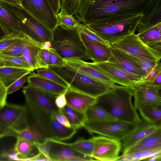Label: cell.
<instances>
[{
    "label": "cell",
    "mask_w": 161,
    "mask_h": 161,
    "mask_svg": "<svg viewBox=\"0 0 161 161\" xmlns=\"http://www.w3.org/2000/svg\"><path fill=\"white\" fill-rule=\"evenodd\" d=\"M27 75L23 76L8 87V95L12 94L20 88L27 80Z\"/></svg>",
    "instance_id": "cell-47"
},
{
    "label": "cell",
    "mask_w": 161,
    "mask_h": 161,
    "mask_svg": "<svg viewBox=\"0 0 161 161\" xmlns=\"http://www.w3.org/2000/svg\"><path fill=\"white\" fill-rule=\"evenodd\" d=\"M1 160H4L2 158L0 157V161Z\"/></svg>",
    "instance_id": "cell-62"
},
{
    "label": "cell",
    "mask_w": 161,
    "mask_h": 161,
    "mask_svg": "<svg viewBox=\"0 0 161 161\" xmlns=\"http://www.w3.org/2000/svg\"><path fill=\"white\" fill-rule=\"evenodd\" d=\"M66 92L62 94L58 95L55 99V104L58 109L63 108L67 104L65 97Z\"/></svg>",
    "instance_id": "cell-52"
},
{
    "label": "cell",
    "mask_w": 161,
    "mask_h": 161,
    "mask_svg": "<svg viewBox=\"0 0 161 161\" xmlns=\"http://www.w3.org/2000/svg\"><path fill=\"white\" fill-rule=\"evenodd\" d=\"M35 74L44 77L64 86L68 87L67 84L57 73L52 69L42 68L37 70Z\"/></svg>",
    "instance_id": "cell-39"
},
{
    "label": "cell",
    "mask_w": 161,
    "mask_h": 161,
    "mask_svg": "<svg viewBox=\"0 0 161 161\" xmlns=\"http://www.w3.org/2000/svg\"><path fill=\"white\" fill-rule=\"evenodd\" d=\"M69 146L77 152L92 157L93 150V143L91 138L84 137L78 138L74 142L69 143Z\"/></svg>",
    "instance_id": "cell-31"
},
{
    "label": "cell",
    "mask_w": 161,
    "mask_h": 161,
    "mask_svg": "<svg viewBox=\"0 0 161 161\" xmlns=\"http://www.w3.org/2000/svg\"><path fill=\"white\" fill-rule=\"evenodd\" d=\"M58 111L64 114L68 119L71 127L77 129L83 127L86 120L84 113L79 112L67 104Z\"/></svg>",
    "instance_id": "cell-28"
},
{
    "label": "cell",
    "mask_w": 161,
    "mask_h": 161,
    "mask_svg": "<svg viewBox=\"0 0 161 161\" xmlns=\"http://www.w3.org/2000/svg\"><path fill=\"white\" fill-rule=\"evenodd\" d=\"M27 112L25 105L6 102L0 109V119L15 132L19 131L29 126Z\"/></svg>",
    "instance_id": "cell-11"
},
{
    "label": "cell",
    "mask_w": 161,
    "mask_h": 161,
    "mask_svg": "<svg viewBox=\"0 0 161 161\" xmlns=\"http://www.w3.org/2000/svg\"><path fill=\"white\" fill-rule=\"evenodd\" d=\"M64 59L67 65L77 72L111 86L115 84L95 67L90 65L88 62L83 60L76 58Z\"/></svg>",
    "instance_id": "cell-18"
},
{
    "label": "cell",
    "mask_w": 161,
    "mask_h": 161,
    "mask_svg": "<svg viewBox=\"0 0 161 161\" xmlns=\"http://www.w3.org/2000/svg\"><path fill=\"white\" fill-rule=\"evenodd\" d=\"M132 96L129 88L115 84L97 97L96 103L117 119L138 123L141 118L132 104Z\"/></svg>",
    "instance_id": "cell-3"
},
{
    "label": "cell",
    "mask_w": 161,
    "mask_h": 161,
    "mask_svg": "<svg viewBox=\"0 0 161 161\" xmlns=\"http://www.w3.org/2000/svg\"><path fill=\"white\" fill-rule=\"evenodd\" d=\"M161 147V127L123 151L122 155H127Z\"/></svg>",
    "instance_id": "cell-19"
},
{
    "label": "cell",
    "mask_w": 161,
    "mask_h": 161,
    "mask_svg": "<svg viewBox=\"0 0 161 161\" xmlns=\"http://www.w3.org/2000/svg\"><path fill=\"white\" fill-rule=\"evenodd\" d=\"M67 105L73 108L84 113L89 106L97 103V97L68 88L65 92Z\"/></svg>",
    "instance_id": "cell-21"
},
{
    "label": "cell",
    "mask_w": 161,
    "mask_h": 161,
    "mask_svg": "<svg viewBox=\"0 0 161 161\" xmlns=\"http://www.w3.org/2000/svg\"><path fill=\"white\" fill-rule=\"evenodd\" d=\"M28 84L46 92L59 95L65 92L68 87L31 73L27 77Z\"/></svg>",
    "instance_id": "cell-22"
},
{
    "label": "cell",
    "mask_w": 161,
    "mask_h": 161,
    "mask_svg": "<svg viewBox=\"0 0 161 161\" xmlns=\"http://www.w3.org/2000/svg\"><path fill=\"white\" fill-rule=\"evenodd\" d=\"M21 4L52 31L58 25L56 15L47 0H21Z\"/></svg>",
    "instance_id": "cell-12"
},
{
    "label": "cell",
    "mask_w": 161,
    "mask_h": 161,
    "mask_svg": "<svg viewBox=\"0 0 161 161\" xmlns=\"http://www.w3.org/2000/svg\"><path fill=\"white\" fill-rule=\"evenodd\" d=\"M160 61H158L152 70L143 78L142 82L147 83L150 82L158 73L161 71V64Z\"/></svg>",
    "instance_id": "cell-48"
},
{
    "label": "cell",
    "mask_w": 161,
    "mask_h": 161,
    "mask_svg": "<svg viewBox=\"0 0 161 161\" xmlns=\"http://www.w3.org/2000/svg\"><path fill=\"white\" fill-rule=\"evenodd\" d=\"M52 48L64 59H90L77 29L58 25L52 31Z\"/></svg>",
    "instance_id": "cell-7"
},
{
    "label": "cell",
    "mask_w": 161,
    "mask_h": 161,
    "mask_svg": "<svg viewBox=\"0 0 161 161\" xmlns=\"http://www.w3.org/2000/svg\"><path fill=\"white\" fill-rule=\"evenodd\" d=\"M136 35L146 45L161 53V23Z\"/></svg>",
    "instance_id": "cell-23"
},
{
    "label": "cell",
    "mask_w": 161,
    "mask_h": 161,
    "mask_svg": "<svg viewBox=\"0 0 161 161\" xmlns=\"http://www.w3.org/2000/svg\"><path fill=\"white\" fill-rule=\"evenodd\" d=\"M15 132L8 127L0 119V139L3 137L15 136Z\"/></svg>",
    "instance_id": "cell-49"
},
{
    "label": "cell",
    "mask_w": 161,
    "mask_h": 161,
    "mask_svg": "<svg viewBox=\"0 0 161 161\" xmlns=\"http://www.w3.org/2000/svg\"><path fill=\"white\" fill-rule=\"evenodd\" d=\"M52 48L51 42L49 41H46L43 43L42 44L41 48L49 49Z\"/></svg>",
    "instance_id": "cell-59"
},
{
    "label": "cell",
    "mask_w": 161,
    "mask_h": 161,
    "mask_svg": "<svg viewBox=\"0 0 161 161\" xmlns=\"http://www.w3.org/2000/svg\"><path fill=\"white\" fill-rule=\"evenodd\" d=\"M52 146L49 153L50 161H92L93 158L81 154L72 149L69 143L50 137Z\"/></svg>",
    "instance_id": "cell-15"
},
{
    "label": "cell",
    "mask_w": 161,
    "mask_h": 161,
    "mask_svg": "<svg viewBox=\"0 0 161 161\" xmlns=\"http://www.w3.org/2000/svg\"><path fill=\"white\" fill-rule=\"evenodd\" d=\"M0 24L8 33H22L19 25L11 15L0 4Z\"/></svg>",
    "instance_id": "cell-34"
},
{
    "label": "cell",
    "mask_w": 161,
    "mask_h": 161,
    "mask_svg": "<svg viewBox=\"0 0 161 161\" xmlns=\"http://www.w3.org/2000/svg\"><path fill=\"white\" fill-rule=\"evenodd\" d=\"M0 1L21 6V0H0Z\"/></svg>",
    "instance_id": "cell-57"
},
{
    "label": "cell",
    "mask_w": 161,
    "mask_h": 161,
    "mask_svg": "<svg viewBox=\"0 0 161 161\" xmlns=\"http://www.w3.org/2000/svg\"><path fill=\"white\" fill-rule=\"evenodd\" d=\"M25 36L22 33H9L0 39V52Z\"/></svg>",
    "instance_id": "cell-41"
},
{
    "label": "cell",
    "mask_w": 161,
    "mask_h": 161,
    "mask_svg": "<svg viewBox=\"0 0 161 161\" xmlns=\"http://www.w3.org/2000/svg\"><path fill=\"white\" fill-rule=\"evenodd\" d=\"M17 140L14 149L18 153L20 161H25L29 158L33 156L32 152L35 147L33 143L20 137H16Z\"/></svg>",
    "instance_id": "cell-32"
},
{
    "label": "cell",
    "mask_w": 161,
    "mask_h": 161,
    "mask_svg": "<svg viewBox=\"0 0 161 161\" xmlns=\"http://www.w3.org/2000/svg\"><path fill=\"white\" fill-rule=\"evenodd\" d=\"M129 89L134 97V106L136 110L146 107L161 106V86L142 82Z\"/></svg>",
    "instance_id": "cell-14"
},
{
    "label": "cell",
    "mask_w": 161,
    "mask_h": 161,
    "mask_svg": "<svg viewBox=\"0 0 161 161\" xmlns=\"http://www.w3.org/2000/svg\"><path fill=\"white\" fill-rule=\"evenodd\" d=\"M31 44L37 45L41 48L40 45L25 36L23 38L14 43L0 52L12 56H21L24 48L26 46Z\"/></svg>",
    "instance_id": "cell-33"
},
{
    "label": "cell",
    "mask_w": 161,
    "mask_h": 161,
    "mask_svg": "<svg viewBox=\"0 0 161 161\" xmlns=\"http://www.w3.org/2000/svg\"><path fill=\"white\" fill-rule=\"evenodd\" d=\"M79 33L87 53L93 62L100 63L109 60L111 55L112 47H109L102 43L91 40L82 34L80 32Z\"/></svg>",
    "instance_id": "cell-16"
},
{
    "label": "cell",
    "mask_w": 161,
    "mask_h": 161,
    "mask_svg": "<svg viewBox=\"0 0 161 161\" xmlns=\"http://www.w3.org/2000/svg\"><path fill=\"white\" fill-rule=\"evenodd\" d=\"M32 71L23 68L5 66L0 68V80L7 88L16 80Z\"/></svg>",
    "instance_id": "cell-26"
},
{
    "label": "cell",
    "mask_w": 161,
    "mask_h": 161,
    "mask_svg": "<svg viewBox=\"0 0 161 161\" xmlns=\"http://www.w3.org/2000/svg\"><path fill=\"white\" fill-rule=\"evenodd\" d=\"M76 29L79 32L83 34L89 39L99 42L108 46L111 47L110 44L99 37L84 24H83L80 23L77 26Z\"/></svg>",
    "instance_id": "cell-42"
},
{
    "label": "cell",
    "mask_w": 161,
    "mask_h": 161,
    "mask_svg": "<svg viewBox=\"0 0 161 161\" xmlns=\"http://www.w3.org/2000/svg\"><path fill=\"white\" fill-rule=\"evenodd\" d=\"M111 45L112 47L120 50L134 57L153 61H160L161 53L145 44L135 33L128 35Z\"/></svg>",
    "instance_id": "cell-10"
},
{
    "label": "cell",
    "mask_w": 161,
    "mask_h": 161,
    "mask_svg": "<svg viewBox=\"0 0 161 161\" xmlns=\"http://www.w3.org/2000/svg\"><path fill=\"white\" fill-rule=\"evenodd\" d=\"M93 143L92 157L102 161H116L121 151V141L102 135L90 138Z\"/></svg>",
    "instance_id": "cell-13"
},
{
    "label": "cell",
    "mask_w": 161,
    "mask_h": 161,
    "mask_svg": "<svg viewBox=\"0 0 161 161\" xmlns=\"http://www.w3.org/2000/svg\"><path fill=\"white\" fill-rule=\"evenodd\" d=\"M26 106L34 123L47 137H51L49 123L52 115L58 111L55 101L58 95L48 93L28 84L23 88Z\"/></svg>",
    "instance_id": "cell-2"
},
{
    "label": "cell",
    "mask_w": 161,
    "mask_h": 161,
    "mask_svg": "<svg viewBox=\"0 0 161 161\" xmlns=\"http://www.w3.org/2000/svg\"><path fill=\"white\" fill-rule=\"evenodd\" d=\"M138 110L142 119L150 123L161 125V106L146 107Z\"/></svg>",
    "instance_id": "cell-30"
},
{
    "label": "cell",
    "mask_w": 161,
    "mask_h": 161,
    "mask_svg": "<svg viewBox=\"0 0 161 161\" xmlns=\"http://www.w3.org/2000/svg\"><path fill=\"white\" fill-rule=\"evenodd\" d=\"M143 83L153 86H161V71L158 73L151 81L148 83Z\"/></svg>",
    "instance_id": "cell-56"
},
{
    "label": "cell",
    "mask_w": 161,
    "mask_h": 161,
    "mask_svg": "<svg viewBox=\"0 0 161 161\" xmlns=\"http://www.w3.org/2000/svg\"><path fill=\"white\" fill-rule=\"evenodd\" d=\"M161 150V147L151 150L143 151L127 155H121L116 161H136L143 160L152 153Z\"/></svg>",
    "instance_id": "cell-40"
},
{
    "label": "cell",
    "mask_w": 161,
    "mask_h": 161,
    "mask_svg": "<svg viewBox=\"0 0 161 161\" xmlns=\"http://www.w3.org/2000/svg\"><path fill=\"white\" fill-rule=\"evenodd\" d=\"M144 15L143 14L125 15L97 23L83 24L111 44L135 33L139 22Z\"/></svg>",
    "instance_id": "cell-4"
},
{
    "label": "cell",
    "mask_w": 161,
    "mask_h": 161,
    "mask_svg": "<svg viewBox=\"0 0 161 161\" xmlns=\"http://www.w3.org/2000/svg\"><path fill=\"white\" fill-rule=\"evenodd\" d=\"M111 54L108 61L117 63L130 73L144 78V75L142 69L130 55L112 47Z\"/></svg>",
    "instance_id": "cell-20"
},
{
    "label": "cell",
    "mask_w": 161,
    "mask_h": 161,
    "mask_svg": "<svg viewBox=\"0 0 161 161\" xmlns=\"http://www.w3.org/2000/svg\"><path fill=\"white\" fill-rule=\"evenodd\" d=\"M7 95V88L0 80V109L6 103Z\"/></svg>",
    "instance_id": "cell-51"
},
{
    "label": "cell",
    "mask_w": 161,
    "mask_h": 161,
    "mask_svg": "<svg viewBox=\"0 0 161 161\" xmlns=\"http://www.w3.org/2000/svg\"><path fill=\"white\" fill-rule=\"evenodd\" d=\"M25 161H48L47 158L40 152L31 157L27 158Z\"/></svg>",
    "instance_id": "cell-55"
},
{
    "label": "cell",
    "mask_w": 161,
    "mask_h": 161,
    "mask_svg": "<svg viewBox=\"0 0 161 161\" xmlns=\"http://www.w3.org/2000/svg\"><path fill=\"white\" fill-rule=\"evenodd\" d=\"M160 127L161 125L153 124L140 119L136 128L121 140V150L123 152Z\"/></svg>",
    "instance_id": "cell-17"
},
{
    "label": "cell",
    "mask_w": 161,
    "mask_h": 161,
    "mask_svg": "<svg viewBox=\"0 0 161 161\" xmlns=\"http://www.w3.org/2000/svg\"><path fill=\"white\" fill-rule=\"evenodd\" d=\"M49 50L50 56L48 64V67L51 66H61L66 64L64 59L55 50L52 48Z\"/></svg>",
    "instance_id": "cell-45"
},
{
    "label": "cell",
    "mask_w": 161,
    "mask_h": 161,
    "mask_svg": "<svg viewBox=\"0 0 161 161\" xmlns=\"http://www.w3.org/2000/svg\"><path fill=\"white\" fill-rule=\"evenodd\" d=\"M84 114L86 120H103L117 119L97 103L89 106Z\"/></svg>",
    "instance_id": "cell-29"
},
{
    "label": "cell",
    "mask_w": 161,
    "mask_h": 161,
    "mask_svg": "<svg viewBox=\"0 0 161 161\" xmlns=\"http://www.w3.org/2000/svg\"><path fill=\"white\" fill-rule=\"evenodd\" d=\"M130 56L142 69L144 75V77L152 70L158 62Z\"/></svg>",
    "instance_id": "cell-43"
},
{
    "label": "cell",
    "mask_w": 161,
    "mask_h": 161,
    "mask_svg": "<svg viewBox=\"0 0 161 161\" xmlns=\"http://www.w3.org/2000/svg\"><path fill=\"white\" fill-rule=\"evenodd\" d=\"M0 4L18 23L21 32L41 47L44 42L53 41L52 31L21 6L1 1Z\"/></svg>",
    "instance_id": "cell-5"
},
{
    "label": "cell",
    "mask_w": 161,
    "mask_h": 161,
    "mask_svg": "<svg viewBox=\"0 0 161 161\" xmlns=\"http://www.w3.org/2000/svg\"><path fill=\"white\" fill-rule=\"evenodd\" d=\"M137 125V123L118 119L86 120L83 127L90 133H96L121 141L134 130Z\"/></svg>",
    "instance_id": "cell-8"
},
{
    "label": "cell",
    "mask_w": 161,
    "mask_h": 161,
    "mask_svg": "<svg viewBox=\"0 0 161 161\" xmlns=\"http://www.w3.org/2000/svg\"><path fill=\"white\" fill-rule=\"evenodd\" d=\"M0 157L4 160H21L18 153L14 148L3 150L0 153Z\"/></svg>",
    "instance_id": "cell-46"
},
{
    "label": "cell",
    "mask_w": 161,
    "mask_h": 161,
    "mask_svg": "<svg viewBox=\"0 0 161 161\" xmlns=\"http://www.w3.org/2000/svg\"><path fill=\"white\" fill-rule=\"evenodd\" d=\"M0 58L4 62L5 66L23 68L33 70L21 56H14L0 52Z\"/></svg>",
    "instance_id": "cell-37"
},
{
    "label": "cell",
    "mask_w": 161,
    "mask_h": 161,
    "mask_svg": "<svg viewBox=\"0 0 161 161\" xmlns=\"http://www.w3.org/2000/svg\"><path fill=\"white\" fill-rule=\"evenodd\" d=\"M9 33L7 31L3 26L0 24V39Z\"/></svg>",
    "instance_id": "cell-58"
},
{
    "label": "cell",
    "mask_w": 161,
    "mask_h": 161,
    "mask_svg": "<svg viewBox=\"0 0 161 161\" xmlns=\"http://www.w3.org/2000/svg\"><path fill=\"white\" fill-rule=\"evenodd\" d=\"M53 114L59 123L66 127H71L68 119L63 114L58 111L54 113Z\"/></svg>",
    "instance_id": "cell-50"
},
{
    "label": "cell",
    "mask_w": 161,
    "mask_h": 161,
    "mask_svg": "<svg viewBox=\"0 0 161 161\" xmlns=\"http://www.w3.org/2000/svg\"><path fill=\"white\" fill-rule=\"evenodd\" d=\"M49 129L51 137L60 141L70 139L76 133L77 130L61 124L57 121L53 114L49 121Z\"/></svg>",
    "instance_id": "cell-25"
},
{
    "label": "cell",
    "mask_w": 161,
    "mask_h": 161,
    "mask_svg": "<svg viewBox=\"0 0 161 161\" xmlns=\"http://www.w3.org/2000/svg\"><path fill=\"white\" fill-rule=\"evenodd\" d=\"M143 160L149 161H161V150L154 152L145 158Z\"/></svg>",
    "instance_id": "cell-54"
},
{
    "label": "cell",
    "mask_w": 161,
    "mask_h": 161,
    "mask_svg": "<svg viewBox=\"0 0 161 161\" xmlns=\"http://www.w3.org/2000/svg\"><path fill=\"white\" fill-rule=\"evenodd\" d=\"M5 66V63L4 61L0 58V68Z\"/></svg>",
    "instance_id": "cell-60"
},
{
    "label": "cell",
    "mask_w": 161,
    "mask_h": 161,
    "mask_svg": "<svg viewBox=\"0 0 161 161\" xmlns=\"http://www.w3.org/2000/svg\"><path fill=\"white\" fill-rule=\"evenodd\" d=\"M56 15L61 10L60 0H47Z\"/></svg>",
    "instance_id": "cell-53"
},
{
    "label": "cell",
    "mask_w": 161,
    "mask_h": 161,
    "mask_svg": "<svg viewBox=\"0 0 161 161\" xmlns=\"http://www.w3.org/2000/svg\"><path fill=\"white\" fill-rule=\"evenodd\" d=\"M49 56V49L40 48L37 56V69L48 68V64Z\"/></svg>",
    "instance_id": "cell-44"
},
{
    "label": "cell",
    "mask_w": 161,
    "mask_h": 161,
    "mask_svg": "<svg viewBox=\"0 0 161 161\" xmlns=\"http://www.w3.org/2000/svg\"><path fill=\"white\" fill-rule=\"evenodd\" d=\"M160 23H161V0H154L153 7L140 20L136 30L139 33Z\"/></svg>",
    "instance_id": "cell-24"
},
{
    "label": "cell",
    "mask_w": 161,
    "mask_h": 161,
    "mask_svg": "<svg viewBox=\"0 0 161 161\" xmlns=\"http://www.w3.org/2000/svg\"><path fill=\"white\" fill-rule=\"evenodd\" d=\"M115 84L132 88L142 83L143 77L130 73L117 63L108 60L97 63L88 62Z\"/></svg>",
    "instance_id": "cell-9"
},
{
    "label": "cell",
    "mask_w": 161,
    "mask_h": 161,
    "mask_svg": "<svg viewBox=\"0 0 161 161\" xmlns=\"http://www.w3.org/2000/svg\"><path fill=\"white\" fill-rule=\"evenodd\" d=\"M58 25L68 29H76L80 22L73 16L61 11L56 15Z\"/></svg>",
    "instance_id": "cell-36"
},
{
    "label": "cell",
    "mask_w": 161,
    "mask_h": 161,
    "mask_svg": "<svg viewBox=\"0 0 161 161\" xmlns=\"http://www.w3.org/2000/svg\"><path fill=\"white\" fill-rule=\"evenodd\" d=\"M48 68L61 77L69 88L93 97H97L114 85H108L77 72L66 64L63 66H51Z\"/></svg>",
    "instance_id": "cell-6"
},
{
    "label": "cell",
    "mask_w": 161,
    "mask_h": 161,
    "mask_svg": "<svg viewBox=\"0 0 161 161\" xmlns=\"http://www.w3.org/2000/svg\"><path fill=\"white\" fill-rule=\"evenodd\" d=\"M85 0H61V10L73 16L77 14Z\"/></svg>",
    "instance_id": "cell-38"
},
{
    "label": "cell",
    "mask_w": 161,
    "mask_h": 161,
    "mask_svg": "<svg viewBox=\"0 0 161 161\" xmlns=\"http://www.w3.org/2000/svg\"><path fill=\"white\" fill-rule=\"evenodd\" d=\"M90 0H85V1H84V2L83 3H86V2H87L88 1H90Z\"/></svg>",
    "instance_id": "cell-61"
},
{
    "label": "cell",
    "mask_w": 161,
    "mask_h": 161,
    "mask_svg": "<svg viewBox=\"0 0 161 161\" xmlns=\"http://www.w3.org/2000/svg\"><path fill=\"white\" fill-rule=\"evenodd\" d=\"M41 48L36 45H30L25 47L22 52L21 57L33 70L37 69V56Z\"/></svg>",
    "instance_id": "cell-35"
},
{
    "label": "cell",
    "mask_w": 161,
    "mask_h": 161,
    "mask_svg": "<svg viewBox=\"0 0 161 161\" xmlns=\"http://www.w3.org/2000/svg\"><path fill=\"white\" fill-rule=\"evenodd\" d=\"M154 3V0H91L75 15L83 24L95 23L123 16L145 15Z\"/></svg>",
    "instance_id": "cell-1"
},
{
    "label": "cell",
    "mask_w": 161,
    "mask_h": 161,
    "mask_svg": "<svg viewBox=\"0 0 161 161\" xmlns=\"http://www.w3.org/2000/svg\"><path fill=\"white\" fill-rule=\"evenodd\" d=\"M15 136L20 137L32 142H42L47 137L35 124L21 130L16 131Z\"/></svg>",
    "instance_id": "cell-27"
}]
</instances>
